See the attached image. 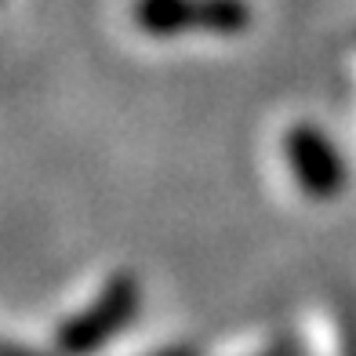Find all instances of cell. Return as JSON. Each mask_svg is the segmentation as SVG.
Here are the masks:
<instances>
[{"instance_id": "6da1fadb", "label": "cell", "mask_w": 356, "mask_h": 356, "mask_svg": "<svg viewBox=\"0 0 356 356\" xmlns=\"http://www.w3.org/2000/svg\"><path fill=\"white\" fill-rule=\"evenodd\" d=\"M131 26L145 37H240L251 26L248 0H131Z\"/></svg>"}, {"instance_id": "7a4b0ae2", "label": "cell", "mask_w": 356, "mask_h": 356, "mask_svg": "<svg viewBox=\"0 0 356 356\" xmlns=\"http://www.w3.org/2000/svg\"><path fill=\"white\" fill-rule=\"evenodd\" d=\"M138 305V284L131 273H113L106 284L84 302L73 316H66L55 327V353L58 356H88L109 342L127 320L135 316Z\"/></svg>"}, {"instance_id": "3957f363", "label": "cell", "mask_w": 356, "mask_h": 356, "mask_svg": "<svg viewBox=\"0 0 356 356\" xmlns=\"http://www.w3.org/2000/svg\"><path fill=\"white\" fill-rule=\"evenodd\" d=\"M284 168L295 178L302 197L309 200H334L346 186L342 156L331 145V138L313 124H291L280 138Z\"/></svg>"}, {"instance_id": "277c9868", "label": "cell", "mask_w": 356, "mask_h": 356, "mask_svg": "<svg viewBox=\"0 0 356 356\" xmlns=\"http://www.w3.org/2000/svg\"><path fill=\"white\" fill-rule=\"evenodd\" d=\"M244 356H287V349H284V346H262V349L244 353Z\"/></svg>"}, {"instance_id": "5b68a950", "label": "cell", "mask_w": 356, "mask_h": 356, "mask_svg": "<svg viewBox=\"0 0 356 356\" xmlns=\"http://www.w3.org/2000/svg\"><path fill=\"white\" fill-rule=\"evenodd\" d=\"M8 356H40V353H22L15 342H8Z\"/></svg>"}, {"instance_id": "8992f818", "label": "cell", "mask_w": 356, "mask_h": 356, "mask_svg": "<svg viewBox=\"0 0 356 356\" xmlns=\"http://www.w3.org/2000/svg\"><path fill=\"white\" fill-rule=\"evenodd\" d=\"M153 356H189L186 349H160V353H153Z\"/></svg>"}]
</instances>
